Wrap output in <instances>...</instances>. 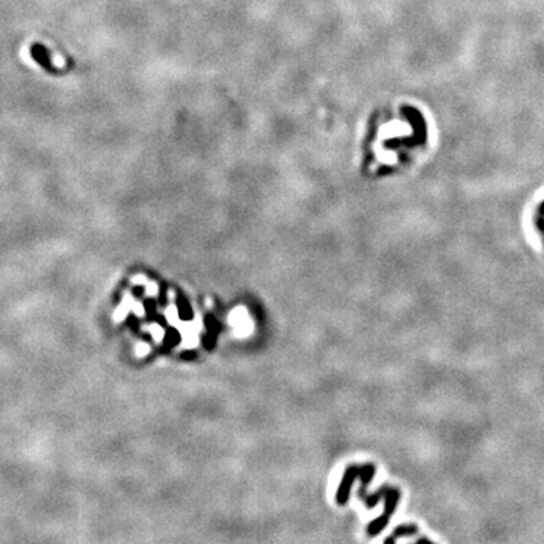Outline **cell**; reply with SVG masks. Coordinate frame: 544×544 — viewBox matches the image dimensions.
I'll list each match as a JSON object with an SVG mask.
<instances>
[{"mask_svg": "<svg viewBox=\"0 0 544 544\" xmlns=\"http://www.w3.org/2000/svg\"><path fill=\"white\" fill-rule=\"evenodd\" d=\"M387 522H389V516H383V517H379L378 520H375L373 523H370V526H369V534L370 535H376L381 529H383L386 525H387Z\"/></svg>", "mask_w": 544, "mask_h": 544, "instance_id": "3957f363", "label": "cell"}, {"mask_svg": "<svg viewBox=\"0 0 544 544\" xmlns=\"http://www.w3.org/2000/svg\"><path fill=\"white\" fill-rule=\"evenodd\" d=\"M30 56L33 58V61H35V62H38V64H39L44 70H47L48 73H51V74H58V71H59V70L51 64V61H50V54H48L47 48H45L42 44H33V45L30 47Z\"/></svg>", "mask_w": 544, "mask_h": 544, "instance_id": "6da1fadb", "label": "cell"}, {"mask_svg": "<svg viewBox=\"0 0 544 544\" xmlns=\"http://www.w3.org/2000/svg\"><path fill=\"white\" fill-rule=\"evenodd\" d=\"M386 544H393V541H392V540H387V541H386Z\"/></svg>", "mask_w": 544, "mask_h": 544, "instance_id": "277c9868", "label": "cell"}, {"mask_svg": "<svg viewBox=\"0 0 544 544\" xmlns=\"http://www.w3.org/2000/svg\"><path fill=\"white\" fill-rule=\"evenodd\" d=\"M535 226L544 241V201L538 206V210L535 213Z\"/></svg>", "mask_w": 544, "mask_h": 544, "instance_id": "7a4b0ae2", "label": "cell"}, {"mask_svg": "<svg viewBox=\"0 0 544 544\" xmlns=\"http://www.w3.org/2000/svg\"><path fill=\"white\" fill-rule=\"evenodd\" d=\"M420 544H429V543H420Z\"/></svg>", "mask_w": 544, "mask_h": 544, "instance_id": "5b68a950", "label": "cell"}]
</instances>
